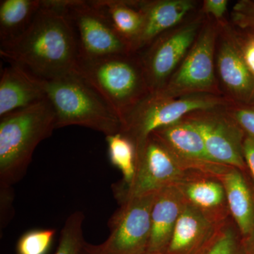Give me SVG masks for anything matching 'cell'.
<instances>
[{"label":"cell","mask_w":254,"mask_h":254,"mask_svg":"<svg viewBox=\"0 0 254 254\" xmlns=\"http://www.w3.org/2000/svg\"><path fill=\"white\" fill-rule=\"evenodd\" d=\"M0 56L43 79L76 71L77 44L63 1H43L27 31L0 46Z\"/></svg>","instance_id":"6da1fadb"},{"label":"cell","mask_w":254,"mask_h":254,"mask_svg":"<svg viewBox=\"0 0 254 254\" xmlns=\"http://www.w3.org/2000/svg\"><path fill=\"white\" fill-rule=\"evenodd\" d=\"M56 129V115L45 98L0 118V187L9 189L26 174L35 149Z\"/></svg>","instance_id":"7a4b0ae2"},{"label":"cell","mask_w":254,"mask_h":254,"mask_svg":"<svg viewBox=\"0 0 254 254\" xmlns=\"http://www.w3.org/2000/svg\"><path fill=\"white\" fill-rule=\"evenodd\" d=\"M41 80L55 110L56 128L76 125L106 136L121 132V120L117 114L77 71Z\"/></svg>","instance_id":"3957f363"},{"label":"cell","mask_w":254,"mask_h":254,"mask_svg":"<svg viewBox=\"0 0 254 254\" xmlns=\"http://www.w3.org/2000/svg\"><path fill=\"white\" fill-rule=\"evenodd\" d=\"M136 53L78 59V71L124 122L150 93Z\"/></svg>","instance_id":"277c9868"},{"label":"cell","mask_w":254,"mask_h":254,"mask_svg":"<svg viewBox=\"0 0 254 254\" xmlns=\"http://www.w3.org/2000/svg\"><path fill=\"white\" fill-rule=\"evenodd\" d=\"M233 103L227 97L213 94H192L170 98L150 93L137 105L122 126L120 133L141 148L148 137L160 128L183 120L190 114L225 109Z\"/></svg>","instance_id":"5b68a950"},{"label":"cell","mask_w":254,"mask_h":254,"mask_svg":"<svg viewBox=\"0 0 254 254\" xmlns=\"http://www.w3.org/2000/svg\"><path fill=\"white\" fill-rule=\"evenodd\" d=\"M63 5L73 28L79 58L132 53L129 43L119 34L95 1L63 0Z\"/></svg>","instance_id":"8992f818"},{"label":"cell","mask_w":254,"mask_h":254,"mask_svg":"<svg viewBox=\"0 0 254 254\" xmlns=\"http://www.w3.org/2000/svg\"><path fill=\"white\" fill-rule=\"evenodd\" d=\"M190 171L185 170L166 147L150 135L136 150V173L128 186L113 185L114 195L120 204L137 197L158 193L183 181Z\"/></svg>","instance_id":"52a82bcc"},{"label":"cell","mask_w":254,"mask_h":254,"mask_svg":"<svg viewBox=\"0 0 254 254\" xmlns=\"http://www.w3.org/2000/svg\"><path fill=\"white\" fill-rule=\"evenodd\" d=\"M218 30L205 25L188 54L160 91L162 96L176 98L192 94L220 95L215 73V54Z\"/></svg>","instance_id":"ba28073f"},{"label":"cell","mask_w":254,"mask_h":254,"mask_svg":"<svg viewBox=\"0 0 254 254\" xmlns=\"http://www.w3.org/2000/svg\"><path fill=\"white\" fill-rule=\"evenodd\" d=\"M157 193L122 203L110 219V234L99 245L85 244L93 254H145L151 232V211Z\"/></svg>","instance_id":"9c48e42d"},{"label":"cell","mask_w":254,"mask_h":254,"mask_svg":"<svg viewBox=\"0 0 254 254\" xmlns=\"http://www.w3.org/2000/svg\"><path fill=\"white\" fill-rule=\"evenodd\" d=\"M200 27L201 21L196 19L173 33H164L145 48L139 60L150 93L166 85L193 46Z\"/></svg>","instance_id":"30bf717a"},{"label":"cell","mask_w":254,"mask_h":254,"mask_svg":"<svg viewBox=\"0 0 254 254\" xmlns=\"http://www.w3.org/2000/svg\"><path fill=\"white\" fill-rule=\"evenodd\" d=\"M189 119L203 136L209 156L215 163L245 171L244 141L247 134L225 109L190 114Z\"/></svg>","instance_id":"8fae6325"},{"label":"cell","mask_w":254,"mask_h":254,"mask_svg":"<svg viewBox=\"0 0 254 254\" xmlns=\"http://www.w3.org/2000/svg\"><path fill=\"white\" fill-rule=\"evenodd\" d=\"M185 170L221 176L229 166L214 162L207 152L203 136L187 118L152 133Z\"/></svg>","instance_id":"7c38bea8"},{"label":"cell","mask_w":254,"mask_h":254,"mask_svg":"<svg viewBox=\"0 0 254 254\" xmlns=\"http://www.w3.org/2000/svg\"><path fill=\"white\" fill-rule=\"evenodd\" d=\"M216 66L228 99L235 104H253L254 75L245 63L238 41L230 33L222 37Z\"/></svg>","instance_id":"4fadbf2b"},{"label":"cell","mask_w":254,"mask_h":254,"mask_svg":"<svg viewBox=\"0 0 254 254\" xmlns=\"http://www.w3.org/2000/svg\"><path fill=\"white\" fill-rule=\"evenodd\" d=\"M177 185L187 203L215 225L220 226L231 219L225 187L218 177L191 172Z\"/></svg>","instance_id":"5bb4252c"},{"label":"cell","mask_w":254,"mask_h":254,"mask_svg":"<svg viewBox=\"0 0 254 254\" xmlns=\"http://www.w3.org/2000/svg\"><path fill=\"white\" fill-rule=\"evenodd\" d=\"M194 6L195 1L191 0L139 1L143 24L139 34L132 43V53L144 49L158 37L181 22Z\"/></svg>","instance_id":"9a60e30c"},{"label":"cell","mask_w":254,"mask_h":254,"mask_svg":"<svg viewBox=\"0 0 254 254\" xmlns=\"http://www.w3.org/2000/svg\"><path fill=\"white\" fill-rule=\"evenodd\" d=\"M41 78L19 65L10 64L0 78V118L46 98Z\"/></svg>","instance_id":"2e32d148"},{"label":"cell","mask_w":254,"mask_h":254,"mask_svg":"<svg viewBox=\"0 0 254 254\" xmlns=\"http://www.w3.org/2000/svg\"><path fill=\"white\" fill-rule=\"evenodd\" d=\"M220 226L210 222L199 210L186 203L164 253L198 254Z\"/></svg>","instance_id":"e0dca14e"},{"label":"cell","mask_w":254,"mask_h":254,"mask_svg":"<svg viewBox=\"0 0 254 254\" xmlns=\"http://www.w3.org/2000/svg\"><path fill=\"white\" fill-rule=\"evenodd\" d=\"M187 201L177 185L157 193L151 211V232L148 252H164Z\"/></svg>","instance_id":"ac0fdd59"},{"label":"cell","mask_w":254,"mask_h":254,"mask_svg":"<svg viewBox=\"0 0 254 254\" xmlns=\"http://www.w3.org/2000/svg\"><path fill=\"white\" fill-rule=\"evenodd\" d=\"M226 191L230 217L244 238L254 233V196L242 170L229 167L220 177Z\"/></svg>","instance_id":"d6986e66"},{"label":"cell","mask_w":254,"mask_h":254,"mask_svg":"<svg viewBox=\"0 0 254 254\" xmlns=\"http://www.w3.org/2000/svg\"><path fill=\"white\" fill-rule=\"evenodd\" d=\"M41 0L0 1V46L16 41L27 31L38 11Z\"/></svg>","instance_id":"ffe728a7"},{"label":"cell","mask_w":254,"mask_h":254,"mask_svg":"<svg viewBox=\"0 0 254 254\" xmlns=\"http://www.w3.org/2000/svg\"><path fill=\"white\" fill-rule=\"evenodd\" d=\"M95 3L104 11L114 28L129 43L131 48L143 24L139 1L99 0Z\"/></svg>","instance_id":"44dd1931"},{"label":"cell","mask_w":254,"mask_h":254,"mask_svg":"<svg viewBox=\"0 0 254 254\" xmlns=\"http://www.w3.org/2000/svg\"><path fill=\"white\" fill-rule=\"evenodd\" d=\"M106 141L110 162L123 174V180L117 184L128 186L136 173V147L129 138L120 133L107 136Z\"/></svg>","instance_id":"7402d4cb"},{"label":"cell","mask_w":254,"mask_h":254,"mask_svg":"<svg viewBox=\"0 0 254 254\" xmlns=\"http://www.w3.org/2000/svg\"><path fill=\"white\" fill-rule=\"evenodd\" d=\"M83 212L76 211L68 217L65 221L59 245L55 254H82L85 242L83 238Z\"/></svg>","instance_id":"603a6c76"},{"label":"cell","mask_w":254,"mask_h":254,"mask_svg":"<svg viewBox=\"0 0 254 254\" xmlns=\"http://www.w3.org/2000/svg\"><path fill=\"white\" fill-rule=\"evenodd\" d=\"M56 230L41 229L28 231L21 237L16 245L17 254H46L51 247Z\"/></svg>","instance_id":"cb8c5ba5"},{"label":"cell","mask_w":254,"mask_h":254,"mask_svg":"<svg viewBox=\"0 0 254 254\" xmlns=\"http://www.w3.org/2000/svg\"><path fill=\"white\" fill-rule=\"evenodd\" d=\"M235 231L230 219L218 227L198 254H237V240Z\"/></svg>","instance_id":"d4e9b609"},{"label":"cell","mask_w":254,"mask_h":254,"mask_svg":"<svg viewBox=\"0 0 254 254\" xmlns=\"http://www.w3.org/2000/svg\"><path fill=\"white\" fill-rule=\"evenodd\" d=\"M225 111L243 129L246 134L254 137V103L250 105L233 104Z\"/></svg>","instance_id":"484cf974"},{"label":"cell","mask_w":254,"mask_h":254,"mask_svg":"<svg viewBox=\"0 0 254 254\" xmlns=\"http://www.w3.org/2000/svg\"><path fill=\"white\" fill-rule=\"evenodd\" d=\"M232 21L242 29L254 31V1H240L232 11Z\"/></svg>","instance_id":"4316f807"},{"label":"cell","mask_w":254,"mask_h":254,"mask_svg":"<svg viewBox=\"0 0 254 254\" xmlns=\"http://www.w3.org/2000/svg\"><path fill=\"white\" fill-rule=\"evenodd\" d=\"M228 1L227 0H205L203 11L205 14L211 15L217 20L223 18L227 10Z\"/></svg>","instance_id":"83f0119b"},{"label":"cell","mask_w":254,"mask_h":254,"mask_svg":"<svg viewBox=\"0 0 254 254\" xmlns=\"http://www.w3.org/2000/svg\"><path fill=\"white\" fill-rule=\"evenodd\" d=\"M244 155L247 168L250 170L254 181V137L246 136L244 141Z\"/></svg>","instance_id":"f1b7e54d"},{"label":"cell","mask_w":254,"mask_h":254,"mask_svg":"<svg viewBox=\"0 0 254 254\" xmlns=\"http://www.w3.org/2000/svg\"><path fill=\"white\" fill-rule=\"evenodd\" d=\"M238 43L245 63L254 75V36L251 37L242 45L239 41Z\"/></svg>","instance_id":"f546056e"},{"label":"cell","mask_w":254,"mask_h":254,"mask_svg":"<svg viewBox=\"0 0 254 254\" xmlns=\"http://www.w3.org/2000/svg\"><path fill=\"white\" fill-rule=\"evenodd\" d=\"M246 243L252 254H254V233L249 238L246 239Z\"/></svg>","instance_id":"4dcf8cb0"},{"label":"cell","mask_w":254,"mask_h":254,"mask_svg":"<svg viewBox=\"0 0 254 254\" xmlns=\"http://www.w3.org/2000/svg\"><path fill=\"white\" fill-rule=\"evenodd\" d=\"M82 254H91V252H88V251L87 250L86 248H85V245H84V247H83V252H82Z\"/></svg>","instance_id":"1f68e13d"},{"label":"cell","mask_w":254,"mask_h":254,"mask_svg":"<svg viewBox=\"0 0 254 254\" xmlns=\"http://www.w3.org/2000/svg\"><path fill=\"white\" fill-rule=\"evenodd\" d=\"M145 254H166L164 252H147Z\"/></svg>","instance_id":"d6a6232c"}]
</instances>
